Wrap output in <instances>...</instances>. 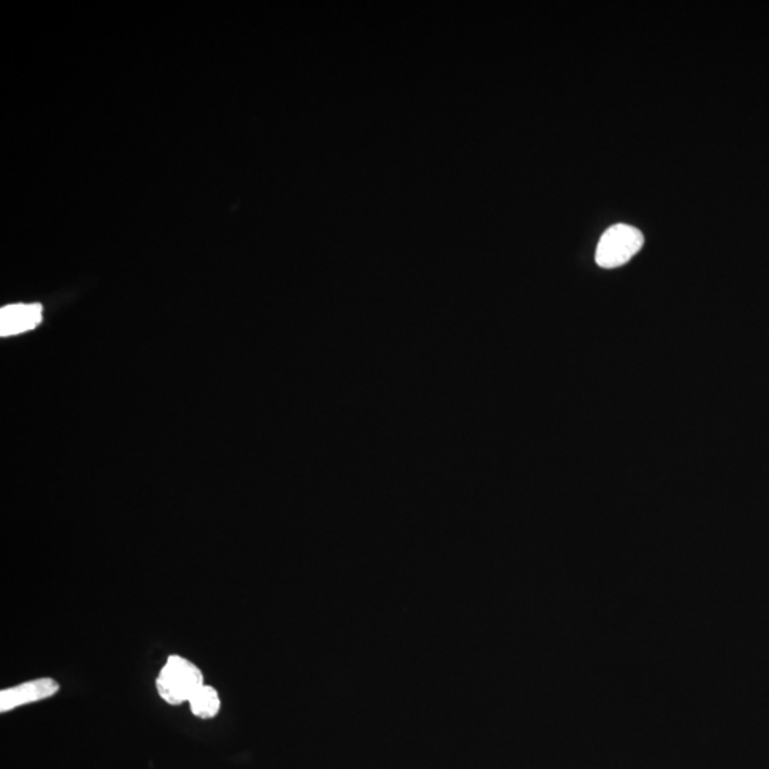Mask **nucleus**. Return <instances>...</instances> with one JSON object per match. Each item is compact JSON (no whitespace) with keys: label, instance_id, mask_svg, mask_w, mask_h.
<instances>
[{"label":"nucleus","instance_id":"5","mask_svg":"<svg viewBox=\"0 0 769 769\" xmlns=\"http://www.w3.org/2000/svg\"><path fill=\"white\" fill-rule=\"evenodd\" d=\"M188 703H190L193 714L198 718H203V720L216 717L221 707L216 688L206 684L190 698Z\"/></svg>","mask_w":769,"mask_h":769},{"label":"nucleus","instance_id":"3","mask_svg":"<svg viewBox=\"0 0 769 769\" xmlns=\"http://www.w3.org/2000/svg\"><path fill=\"white\" fill-rule=\"evenodd\" d=\"M57 691H59V684L52 678H39V680L20 684L18 687L8 688L0 693V711L6 713L20 705L46 700L53 697Z\"/></svg>","mask_w":769,"mask_h":769},{"label":"nucleus","instance_id":"4","mask_svg":"<svg viewBox=\"0 0 769 769\" xmlns=\"http://www.w3.org/2000/svg\"><path fill=\"white\" fill-rule=\"evenodd\" d=\"M43 308L39 304H16L3 307L0 311V335L22 334L42 322Z\"/></svg>","mask_w":769,"mask_h":769},{"label":"nucleus","instance_id":"1","mask_svg":"<svg viewBox=\"0 0 769 769\" xmlns=\"http://www.w3.org/2000/svg\"><path fill=\"white\" fill-rule=\"evenodd\" d=\"M204 685L203 673L196 664L179 656H171L157 677V693L166 703L180 705Z\"/></svg>","mask_w":769,"mask_h":769},{"label":"nucleus","instance_id":"2","mask_svg":"<svg viewBox=\"0 0 769 769\" xmlns=\"http://www.w3.org/2000/svg\"><path fill=\"white\" fill-rule=\"evenodd\" d=\"M644 237L636 227L616 224L604 231L596 250V263L601 268L621 267L643 248Z\"/></svg>","mask_w":769,"mask_h":769}]
</instances>
